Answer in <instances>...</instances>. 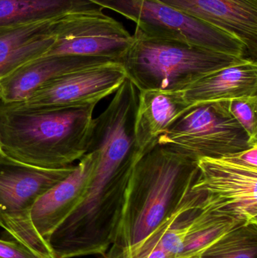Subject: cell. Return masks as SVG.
I'll use <instances>...</instances> for the list:
<instances>
[{"mask_svg":"<svg viewBox=\"0 0 257 258\" xmlns=\"http://www.w3.org/2000/svg\"><path fill=\"white\" fill-rule=\"evenodd\" d=\"M137 90L125 79L94 119L89 150L96 153V163L81 203L48 239L56 258L104 255L113 243L133 169L143 155L134 139Z\"/></svg>","mask_w":257,"mask_h":258,"instance_id":"obj_1","label":"cell"},{"mask_svg":"<svg viewBox=\"0 0 257 258\" xmlns=\"http://www.w3.org/2000/svg\"><path fill=\"white\" fill-rule=\"evenodd\" d=\"M197 163L156 145L136 162L120 220L107 252L134 248L166 222L199 176Z\"/></svg>","mask_w":257,"mask_h":258,"instance_id":"obj_2","label":"cell"},{"mask_svg":"<svg viewBox=\"0 0 257 258\" xmlns=\"http://www.w3.org/2000/svg\"><path fill=\"white\" fill-rule=\"evenodd\" d=\"M95 107L12 109L0 104L2 148L11 159L32 166H70L89 151Z\"/></svg>","mask_w":257,"mask_h":258,"instance_id":"obj_3","label":"cell"},{"mask_svg":"<svg viewBox=\"0 0 257 258\" xmlns=\"http://www.w3.org/2000/svg\"><path fill=\"white\" fill-rule=\"evenodd\" d=\"M132 42L121 60L138 91L183 92L205 76L242 61L245 57L149 36L136 27Z\"/></svg>","mask_w":257,"mask_h":258,"instance_id":"obj_4","label":"cell"},{"mask_svg":"<svg viewBox=\"0 0 257 258\" xmlns=\"http://www.w3.org/2000/svg\"><path fill=\"white\" fill-rule=\"evenodd\" d=\"M75 168L45 169L6 156L0 161V227L40 258H56L31 219L36 200L66 178Z\"/></svg>","mask_w":257,"mask_h":258,"instance_id":"obj_5","label":"cell"},{"mask_svg":"<svg viewBox=\"0 0 257 258\" xmlns=\"http://www.w3.org/2000/svg\"><path fill=\"white\" fill-rule=\"evenodd\" d=\"M157 144L195 162L231 156L257 145L232 116L227 101L193 104L158 137Z\"/></svg>","mask_w":257,"mask_h":258,"instance_id":"obj_6","label":"cell"},{"mask_svg":"<svg viewBox=\"0 0 257 258\" xmlns=\"http://www.w3.org/2000/svg\"><path fill=\"white\" fill-rule=\"evenodd\" d=\"M113 11L134 21L149 36L249 58L245 45L235 36L154 0H115Z\"/></svg>","mask_w":257,"mask_h":258,"instance_id":"obj_7","label":"cell"},{"mask_svg":"<svg viewBox=\"0 0 257 258\" xmlns=\"http://www.w3.org/2000/svg\"><path fill=\"white\" fill-rule=\"evenodd\" d=\"M127 78L122 63L105 62L72 71L42 85L21 102L2 105L12 109H48L96 106L115 93Z\"/></svg>","mask_w":257,"mask_h":258,"instance_id":"obj_8","label":"cell"},{"mask_svg":"<svg viewBox=\"0 0 257 258\" xmlns=\"http://www.w3.org/2000/svg\"><path fill=\"white\" fill-rule=\"evenodd\" d=\"M54 43L47 55L71 54L120 61L132 42V35L103 12H76L57 18Z\"/></svg>","mask_w":257,"mask_h":258,"instance_id":"obj_9","label":"cell"},{"mask_svg":"<svg viewBox=\"0 0 257 258\" xmlns=\"http://www.w3.org/2000/svg\"><path fill=\"white\" fill-rule=\"evenodd\" d=\"M192 189L205 191L219 211L247 224H257V168L240 163L232 155L202 158Z\"/></svg>","mask_w":257,"mask_h":258,"instance_id":"obj_10","label":"cell"},{"mask_svg":"<svg viewBox=\"0 0 257 258\" xmlns=\"http://www.w3.org/2000/svg\"><path fill=\"white\" fill-rule=\"evenodd\" d=\"M217 27L243 42L256 61L257 0H154Z\"/></svg>","mask_w":257,"mask_h":258,"instance_id":"obj_11","label":"cell"},{"mask_svg":"<svg viewBox=\"0 0 257 258\" xmlns=\"http://www.w3.org/2000/svg\"><path fill=\"white\" fill-rule=\"evenodd\" d=\"M96 159V153L89 150L66 178L46 191L33 205L32 222L47 242L51 233L82 200Z\"/></svg>","mask_w":257,"mask_h":258,"instance_id":"obj_12","label":"cell"},{"mask_svg":"<svg viewBox=\"0 0 257 258\" xmlns=\"http://www.w3.org/2000/svg\"><path fill=\"white\" fill-rule=\"evenodd\" d=\"M111 60L71 54L39 56L0 80V102L12 104L25 101L42 85L57 77Z\"/></svg>","mask_w":257,"mask_h":258,"instance_id":"obj_13","label":"cell"},{"mask_svg":"<svg viewBox=\"0 0 257 258\" xmlns=\"http://www.w3.org/2000/svg\"><path fill=\"white\" fill-rule=\"evenodd\" d=\"M191 104L182 92L138 91V102L134 119V139L138 150L144 154L155 147L157 140Z\"/></svg>","mask_w":257,"mask_h":258,"instance_id":"obj_14","label":"cell"},{"mask_svg":"<svg viewBox=\"0 0 257 258\" xmlns=\"http://www.w3.org/2000/svg\"><path fill=\"white\" fill-rule=\"evenodd\" d=\"M189 104L257 95V63L250 58L211 73L182 92Z\"/></svg>","mask_w":257,"mask_h":258,"instance_id":"obj_15","label":"cell"},{"mask_svg":"<svg viewBox=\"0 0 257 258\" xmlns=\"http://www.w3.org/2000/svg\"><path fill=\"white\" fill-rule=\"evenodd\" d=\"M55 19L0 29V80L47 53L54 43Z\"/></svg>","mask_w":257,"mask_h":258,"instance_id":"obj_16","label":"cell"},{"mask_svg":"<svg viewBox=\"0 0 257 258\" xmlns=\"http://www.w3.org/2000/svg\"><path fill=\"white\" fill-rule=\"evenodd\" d=\"M93 12L103 9L88 0H0V29Z\"/></svg>","mask_w":257,"mask_h":258,"instance_id":"obj_17","label":"cell"},{"mask_svg":"<svg viewBox=\"0 0 257 258\" xmlns=\"http://www.w3.org/2000/svg\"><path fill=\"white\" fill-rule=\"evenodd\" d=\"M241 224L247 223L219 211L205 192L190 222L182 251L176 258H199L220 236Z\"/></svg>","mask_w":257,"mask_h":258,"instance_id":"obj_18","label":"cell"},{"mask_svg":"<svg viewBox=\"0 0 257 258\" xmlns=\"http://www.w3.org/2000/svg\"><path fill=\"white\" fill-rule=\"evenodd\" d=\"M199 258H257V224H241L234 227Z\"/></svg>","mask_w":257,"mask_h":258,"instance_id":"obj_19","label":"cell"},{"mask_svg":"<svg viewBox=\"0 0 257 258\" xmlns=\"http://www.w3.org/2000/svg\"><path fill=\"white\" fill-rule=\"evenodd\" d=\"M228 109L235 120L257 144V95L227 101Z\"/></svg>","mask_w":257,"mask_h":258,"instance_id":"obj_20","label":"cell"},{"mask_svg":"<svg viewBox=\"0 0 257 258\" xmlns=\"http://www.w3.org/2000/svg\"><path fill=\"white\" fill-rule=\"evenodd\" d=\"M0 258H40L16 241L0 239Z\"/></svg>","mask_w":257,"mask_h":258,"instance_id":"obj_21","label":"cell"},{"mask_svg":"<svg viewBox=\"0 0 257 258\" xmlns=\"http://www.w3.org/2000/svg\"><path fill=\"white\" fill-rule=\"evenodd\" d=\"M234 159L243 165L257 168V145L236 154L232 155Z\"/></svg>","mask_w":257,"mask_h":258,"instance_id":"obj_22","label":"cell"},{"mask_svg":"<svg viewBox=\"0 0 257 258\" xmlns=\"http://www.w3.org/2000/svg\"><path fill=\"white\" fill-rule=\"evenodd\" d=\"M6 156H7V155L4 153L3 148H2L1 144H0V161L3 160Z\"/></svg>","mask_w":257,"mask_h":258,"instance_id":"obj_23","label":"cell"}]
</instances>
